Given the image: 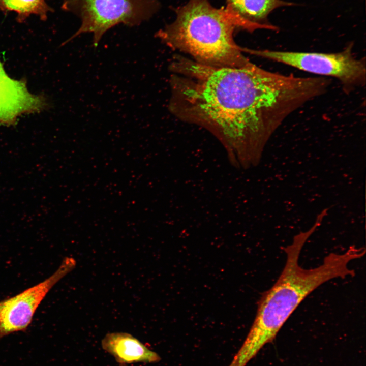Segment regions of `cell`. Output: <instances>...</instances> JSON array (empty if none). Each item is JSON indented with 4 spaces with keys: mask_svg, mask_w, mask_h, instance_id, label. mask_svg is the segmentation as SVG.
<instances>
[{
    "mask_svg": "<svg viewBox=\"0 0 366 366\" xmlns=\"http://www.w3.org/2000/svg\"><path fill=\"white\" fill-rule=\"evenodd\" d=\"M169 70L170 112L208 130L227 147L245 150L254 163L284 120L329 86L324 77L283 75L251 62L217 68L176 55Z\"/></svg>",
    "mask_w": 366,
    "mask_h": 366,
    "instance_id": "1",
    "label": "cell"
},
{
    "mask_svg": "<svg viewBox=\"0 0 366 366\" xmlns=\"http://www.w3.org/2000/svg\"><path fill=\"white\" fill-rule=\"evenodd\" d=\"M175 12V20L155 35L167 46L209 67L240 68L250 62L233 34L237 28L251 29L228 7L216 8L208 0H189Z\"/></svg>",
    "mask_w": 366,
    "mask_h": 366,
    "instance_id": "3",
    "label": "cell"
},
{
    "mask_svg": "<svg viewBox=\"0 0 366 366\" xmlns=\"http://www.w3.org/2000/svg\"><path fill=\"white\" fill-rule=\"evenodd\" d=\"M0 10L16 13L17 20L22 22L31 15L45 20L52 9L45 0H0Z\"/></svg>",
    "mask_w": 366,
    "mask_h": 366,
    "instance_id": "10",
    "label": "cell"
},
{
    "mask_svg": "<svg viewBox=\"0 0 366 366\" xmlns=\"http://www.w3.org/2000/svg\"><path fill=\"white\" fill-rule=\"evenodd\" d=\"M45 106L44 99L30 93L25 82L9 77L0 60V124L13 125L20 115Z\"/></svg>",
    "mask_w": 366,
    "mask_h": 366,
    "instance_id": "7",
    "label": "cell"
},
{
    "mask_svg": "<svg viewBox=\"0 0 366 366\" xmlns=\"http://www.w3.org/2000/svg\"><path fill=\"white\" fill-rule=\"evenodd\" d=\"M119 366H127L126 364H119Z\"/></svg>",
    "mask_w": 366,
    "mask_h": 366,
    "instance_id": "11",
    "label": "cell"
},
{
    "mask_svg": "<svg viewBox=\"0 0 366 366\" xmlns=\"http://www.w3.org/2000/svg\"><path fill=\"white\" fill-rule=\"evenodd\" d=\"M102 348L113 356L119 364L159 362L161 357L131 334L111 332L106 334L101 342Z\"/></svg>",
    "mask_w": 366,
    "mask_h": 366,
    "instance_id": "8",
    "label": "cell"
},
{
    "mask_svg": "<svg viewBox=\"0 0 366 366\" xmlns=\"http://www.w3.org/2000/svg\"><path fill=\"white\" fill-rule=\"evenodd\" d=\"M316 229L313 226L300 232L284 249L286 254L284 267L276 283L260 298L254 322L231 366H246L273 340L299 304L318 287L333 279L354 276L355 271L349 268V263L359 259L360 253L353 246L343 253H330L316 267L304 269L299 265L302 248Z\"/></svg>",
    "mask_w": 366,
    "mask_h": 366,
    "instance_id": "2",
    "label": "cell"
},
{
    "mask_svg": "<svg viewBox=\"0 0 366 366\" xmlns=\"http://www.w3.org/2000/svg\"><path fill=\"white\" fill-rule=\"evenodd\" d=\"M227 5L252 29H267L276 30L278 28L268 22L269 14L274 9L293 5L283 0H226Z\"/></svg>",
    "mask_w": 366,
    "mask_h": 366,
    "instance_id": "9",
    "label": "cell"
},
{
    "mask_svg": "<svg viewBox=\"0 0 366 366\" xmlns=\"http://www.w3.org/2000/svg\"><path fill=\"white\" fill-rule=\"evenodd\" d=\"M72 257H66L57 269L42 282L19 294L0 301V339L25 331L39 306L48 293L76 266Z\"/></svg>",
    "mask_w": 366,
    "mask_h": 366,
    "instance_id": "6",
    "label": "cell"
},
{
    "mask_svg": "<svg viewBox=\"0 0 366 366\" xmlns=\"http://www.w3.org/2000/svg\"><path fill=\"white\" fill-rule=\"evenodd\" d=\"M160 8L159 0H63L62 8L81 21L77 31L64 44L83 33L93 35L96 47L108 29L119 24L138 26L149 20Z\"/></svg>",
    "mask_w": 366,
    "mask_h": 366,
    "instance_id": "4",
    "label": "cell"
},
{
    "mask_svg": "<svg viewBox=\"0 0 366 366\" xmlns=\"http://www.w3.org/2000/svg\"><path fill=\"white\" fill-rule=\"evenodd\" d=\"M243 52L284 64L299 70L337 78L345 90L365 84V62L358 59L350 45L342 51L326 53L256 50L243 48Z\"/></svg>",
    "mask_w": 366,
    "mask_h": 366,
    "instance_id": "5",
    "label": "cell"
}]
</instances>
